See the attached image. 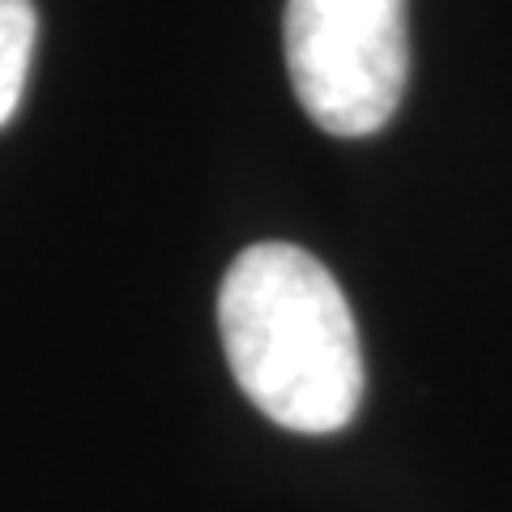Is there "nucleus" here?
I'll return each mask as SVG.
<instances>
[{"label": "nucleus", "mask_w": 512, "mask_h": 512, "mask_svg": "<svg viewBox=\"0 0 512 512\" xmlns=\"http://www.w3.org/2000/svg\"><path fill=\"white\" fill-rule=\"evenodd\" d=\"M218 333L248 402L286 431L329 436L363 402V346L333 274L295 244H252L218 291Z\"/></svg>", "instance_id": "f257e3e1"}, {"label": "nucleus", "mask_w": 512, "mask_h": 512, "mask_svg": "<svg viewBox=\"0 0 512 512\" xmlns=\"http://www.w3.org/2000/svg\"><path fill=\"white\" fill-rule=\"evenodd\" d=\"M282 47L299 107L325 133H380L402 107L406 0H286Z\"/></svg>", "instance_id": "f03ea898"}, {"label": "nucleus", "mask_w": 512, "mask_h": 512, "mask_svg": "<svg viewBox=\"0 0 512 512\" xmlns=\"http://www.w3.org/2000/svg\"><path fill=\"white\" fill-rule=\"evenodd\" d=\"M39 18L30 0H0V128L13 120L22 103L30 56H35Z\"/></svg>", "instance_id": "7ed1b4c3"}]
</instances>
